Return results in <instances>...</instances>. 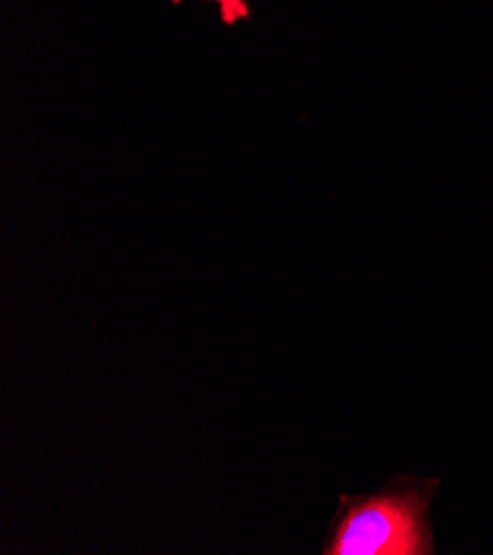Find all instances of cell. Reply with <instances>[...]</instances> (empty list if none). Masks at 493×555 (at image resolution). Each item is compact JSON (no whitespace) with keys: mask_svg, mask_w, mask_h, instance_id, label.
Instances as JSON below:
<instances>
[{"mask_svg":"<svg viewBox=\"0 0 493 555\" xmlns=\"http://www.w3.org/2000/svg\"><path fill=\"white\" fill-rule=\"evenodd\" d=\"M441 478L397 474L369 493H341L321 555H436L431 503Z\"/></svg>","mask_w":493,"mask_h":555,"instance_id":"1","label":"cell"},{"mask_svg":"<svg viewBox=\"0 0 493 555\" xmlns=\"http://www.w3.org/2000/svg\"><path fill=\"white\" fill-rule=\"evenodd\" d=\"M173 3H180V0H173ZM212 3L219 8V14H222V21L226 25H235L239 21L248 18V5L246 0H212Z\"/></svg>","mask_w":493,"mask_h":555,"instance_id":"2","label":"cell"}]
</instances>
